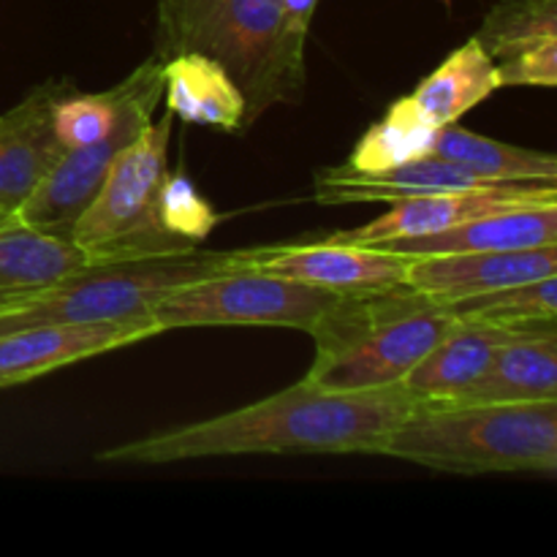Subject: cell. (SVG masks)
Instances as JSON below:
<instances>
[{
    "label": "cell",
    "instance_id": "obj_1",
    "mask_svg": "<svg viewBox=\"0 0 557 557\" xmlns=\"http://www.w3.org/2000/svg\"><path fill=\"white\" fill-rule=\"evenodd\" d=\"M417 403L403 384L330 392L302 379L253 406L114 446L98 460L166 466L234 455H379L381 441Z\"/></svg>",
    "mask_w": 557,
    "mask_h": 557
},
{
    "label": "cell",
    "instance_id": "obj_2",
    "mask_svg": "<svg viewBox=\"0 0 557 557\" xmlns=\"http://www.w3.org/2000/svg\"><path fill=\"white\" fill-rule=\"evenodd\" d=\"M455 321L449 305L408 283L346 292L310 330L315 359L305 381L330 392L397 386Z\"/></svg>",
    "mask_w": 557,
    "mask_h": 557
},
{
    "label": "cell",
    "instance_id": "obj_3",
    "mask_svg": "<svg viewBox=\"0 0 557 557\" xmlns=\"http://www.w3.org/2000/svg\"><path fill=\"white\" fill-rule=\"evenodd\" d=\"M218 60L245 96V125L272 103L299 101L305 36L286 27L283 0H161L158 58Z\"/></svg>",
    "mask_w": 557,
    "mask_h": 557
},
{
    "label": "cell",
    "instance_id": "obj_4",
    "mask_svg": "<svg viewBox=\"0 0 557 557\" xmlns=\"http://www.w3.org/2000/svg\"><path fill=\"white\" fill-rule=\"evenodd\" d=\"M379 455L444 473H555L557 400L417 403Z\"/></svg>",
    "mask_w": 557,
    "mask_h": 557
},
{
    "label": "cell",
    "instance_id": "obj_5",
    "mask_svg": "<svg viewBox=\"0 0 557 557\" xmlns=\"http://www.w3.org/2000/svg\"><path fill=\"white\" fill-rule=\"evenodd\" d=\"M272 248V245H270ZM270 248L250 250H177L85 264L69 272L36 297L0 310V335L38 324L152 319V305L185 283L221 272L248 270Z\"/></svg>",
    "mask_w": 557,
    "mask_h": 557
},
{
    "label": "cell",
    "instance_id": "obj_6",
    "mask_svg": "<svg viewBox=\"0 0 557 557\" xmlns=\"http://www.w3.org/2000/svg\"><path fill=\"white\" fill-rule=\"evenodd\" d=\"M172 114L150 123L109 166L101 188L71 228L69 243L90 264L190 250L196 245L174 239L158 223V190L166 177V150Z\"/></svg>",
    "mask_w": 557,
    "mask_h": 557
},
{
    "label": "cell",
    "instance_id": "obj_7",
    "mask_svg": "<svg viewBox=\"0 0 557 557\" xmlns=\"http://www.w3.org/2000/svg\"><path fill=\"white\" fill-rule=\"evenodd\" d=\"M343 294L248 267L185 283L158 299L150 315L161 332L185 326H286L310 335Z\"/></svg>",
    "mask_w": 557,
    "mask_h": 557
},
{
    "label": "cell",
    "instance_id": "obj_8",
    "mask_svg": "<svg viewBox=\"0 0 557 557\" xmlns=\"http://www.w3.org/2000/svg\"><path fill=\"white\" fill-rule=\"evenodd\" d=\"M163 87L166 79L158 54L136 65L117 85V120L109 136L96 145L65 150L52 172L16 207V226L69 239L76 218L98 194L114 158L152 123V114L163 101Z\"/></svg>",
    "mask_w": 557,
    "mask_h": 557
},
{
    "label": "cell",
    "instance_id": "obj_9",
    "mask_svg": "<svg viewBox=\"0 0 557 557\" xmlns=\"http://www.w3.org/2000/svg\"><path fill=\"white\" fill-rule=\"evenodd\" d=\"M557 205V180H511L482 190H455V194L413 196V199L392 201V210L351 232H337L335 243L375 245L384 239L422 237V234L444 232L476 218L495 212L520 210V207Z\"/></svg>",
    "mask_w": 557,
    "mask_h": 557
},
{
    "label": "cell",
    "instance_id": "obj_10",
    "mask_svg": "<svg viewBox=\"0 0 557 557\" xmlns=\"http://www.w3.org/2000/svg\"><path fill=\"white\" fill-rule=\"evenodd\" d=\"M156 335H161V326L152 319L38 324L5 332L0 335V389Z\"/></svg>",
    "mask_w": 557,
    "mask_h": 557
},
{
    "label": "cell",
    "instance_id": "obj_11",
    "mask_svg": "<svg viewBox=\"0 0 557 557\" xmlns=\"http://www.w3.org/2000/svg\"><path fill=\"white\" fill-rule=\"evenodd\" d=\"M473 38L500 87L557 85V0H500Z\"/></svg>",
    "mask_w": 557,
    "mask_h": 557
},
{
    "label": "cell",
    "instance_id": "obj_12",
    "mask_svg": "<svg viewBox=\"0 0 557 557\" xmlns=\"http://www.w3.org/2000/svg\"><path fill=\"white\" fill-rule=\"evenodd\" d=\"M69 85L52 79L0 114V218H11L33 188L63 158L65 147L54 136L52 107Z\"/></svg>",
    "mask_w": 557,
    "mask_h": 557
},
{
    "label": "cell",
    "instance_id": "obj_13",
    "mask_svg": "<svg viewBox=\"0 0 557 557\" xmlns=\"http://www.w3.org/2000/svg\"><path fill=\"white\" fill-rule=\"evenodd\" d=\"M557 275V245L528 250H487V253H444L411 259L406 281L435 302L479 297L517 283Z\"/></svg>",
    "mask_w": 557,
    "mask_h": 557
},
{
    "label": "cell",
    "instance_id": "obj_14",
    "mask_svg": "<svg viewBox=\"0 0 557 557\" xmlns=\"http://www.w3.org/2000/svg\"><path fill=\"white\" fill-rule=\"evenodd\" d=\"M511 180H487L471 169L438 156H424L384 172H354L348 166H332L315 177L313 199L319 205H368V201H400L413 196L455 194V190H482Z\"/></svg>",
    "mask_w": 557,
    "mask_h": 557
},
{
    "label": "cell",
    "instance_id": "obj_15",
    "mask_svg": "<svg viewBox=\"0 0 557 557\" xmlns=\"http://www.w3.org/2000/svg\"><path fill=\"white\" fill-rule=\"evenodd\" d=\"M408 264V256L392 253L379 245L326 239L313 245H272L256 267L335 292H364L403 283Z\"/></svg>",
    "mask_w": 557,
    "mask_h": 557
},
{
    "label": "cell",
    "instance_id": "obj_16",
    "mask_svg": "<svg viewBox=\"0 0 557 557\" xmlns=\"http://www.w3.org/2000/svg\"><path fill=\"white\" fill-rule=\"evenodd\" d=\"M531 332L515 326L484 324V321L457 319L438 343L403 379V389L419 403H438L455 397L490 368L500 346Z\"/></svg>",
    "mask_w": 557,
    "mask_h": 557
},
{
    "label": "cell",
    "instance_id": "obj_17",
    "mask_svg": "<svg viewBox=\"0 0 557 557\" xmlns=\"http://www.w3.org/2000/svg\"><path fill=\"white\" fill-rule=\"evenodd\" d=\"M392 253L422 259L444 253H498V250H528L557 245V205L520 207V210L495 212L476 218L455 228H444L422 237H403L375 243Z\"/></svg>",
    "mask_w": 557,
    "mask_h": 557
},
{
    "label": "cell",
    "instance_id": "obj_18",
    "mask_svg": "<svg viewBox=\"0 0 557 557\" xmlns=\"http://www.w3.org/2000/svg\"><path fill=\"white\" fill-rule=\"evenodd\" d=\"M557 400V330L531 332L498 348L473 384L438 403H544Z\"/></svg>",
    "mask_w": 557,
    "mask_h": 557
},
{
    "label": "cell",
    "instance_id": "obj_19",
    "mask_svg": "<svg viewBox=\"0 0 557 557\" xmlns=\"http://www.w3.org/2000/svg\"><path fill=\"white\" fill-rule=\"evenodd\" d=\"M163 96L169 114L190 125L239 131L245 125V96L218 60L183 52L163 60Z\"/></svg>",
    "mask_w": 557,
    "mask_h": 557
},
{
    "label": "cell",
    "instance_id": "obj_20",
    "mask_svg": "<svg viewBox=\"0 0 557 557\" xmlns=\"http://www.w3.org/2000/svg\"><path fill=\"white\" fill-rule=\"evenodd\" d=\"M90 264L69 239L49 237L25 226L0 228V310L14 308L58 283L69 272Z\"/></svg>",
    "mask_w": 557,
    "mask_h": 557
},
{
    "label": "cell",
    "instance_id": "obj_21",
    "mask_svg": "<svg viewBox=\"0 0 557 557\" xmlns=\"http://www.w3.org/2000/svg\"><path fill=\"white\" fill-rule=\"evenodd\" d=\"M500 90L498 74L476 38L462 44L411 92L419 112L435 125L457 123L466 112Z\"/></svg>",
    "mask_w": 557,
    "mask_h": 557
},
{
    "label": "cell",
    "instance_id": "obj_22",
    "mask_svg": "<svg viewBox=\"0 0 557 557\" xmlns=\"http://www.w3.org/2000/svg\"><path fill=\"white\" fill-rule=\"evenodd\" d=\"M430 156L460 163L487 180H557V158L553 152L506 145L455 123L441 125Z\"/></svg>",
    "mask_w": 557,
    "mask_h": 557
},
{
    "label": "cell",
    "instance_id": "obj_23",
    "mask_svg": "<svg viewBox=\"0 0 557 557\" xmlns=\"http://www.w3.org/2000/svg\"><path fill=\"white\" fill-rule=\"evenodd\" d=\"M438 128L441 125H435L433 120H428L413 107L411 96L397 98L389 112L384 114V120L370 125L368 134L357 141L348 169H354V172H384V169L430 156Z\"/></svg>",
    "mask_w": 557,
    "mask_h": 557
},
{
    "label": "cell",
    "instance_id": "obj_24",
    "mask_svg": "<svg viewBox=\"0 0 557 557\" xmlns=\"http://www.w3.org/2000/svg\"><path fill=\"white\" fill-rule=\"evenodd\" d=\"M449 310L455 319L484 321V324L515 326V330H557V275L457 299L449 302Z\"/></svg>",
    "mask_w": 557,
    "mask_h": 557
},
{
    "label": "cell",
    "instance_id": "obj_25",
    "mask_svg": "<svg viewBox=\"0 0 557 557\" xmlns=\"http://www.w3.org/2000/svg\"><path fill=\"white\" fill-rule=\"evenodd\" d=\"M156 212L163 232L188 245H199L221 223V215L201 199L196 185L180 172L163 177L161 190H158Z\"/></svg>",
    "mask_w": 557,
    "mask_h": 557
},
{
    "label": "cell",
    "instance_id": "obj_26",
    "mask_svg": "<svg viewBox=\"0 0 557 557\" xmlns=\"http://www.w3.org/2000/svg\"><path fill=\"white\" fill-rule=\"evenodd\" d=\"M117 120V85L96 96H60L52 107L54 136L65 150L87 147L109 136Z\"/></svg>",
    "mask_w": 557,
    "mask_h": 557
},
{
    "label": "cell",
    "instance_id": "obj_27",
    "mask_svg": "<svg viewBox=\"0 0 557 557\" xmlns=\"http://www.w3.org/2000/svg\"><path fill=\"white\" fill-rule=\"evenodd\" d=\"M319 0H283V16H286V27L297 36L308 38L310 20Z\"/></svg>",
    "mask_w": 557,
    "mask_h": 557
},
{
    "label": "cell",
    "instance_id": "obj_28",
    "mask_svg": "<svg viewBox=\"0 0 557 557\" xmlns=\"http://www.w3.org/2000/svg\"><path fill=\"white\" fill-rule=\"evenodd\" d=\"M11 223H14V221H11V218H0V228H3V226H11Z\"/></svg>",
    "mask_w": 557,
    "mask_h": 557
},
{
    "label": "cell",
    "instance_id": "obj_29",
    "mask_svg": "<svg viewBox=\"0 0 557 557\" xmlns=\"http://www.w3.org/2000/svg\"><path fill=\"white\" fill-rule=\"evenodd\" d=\"M446 3H449V0H446Z\"/></svg>",
    "mask_w": 557,
    "mask_h": 557
}]
</instances>
